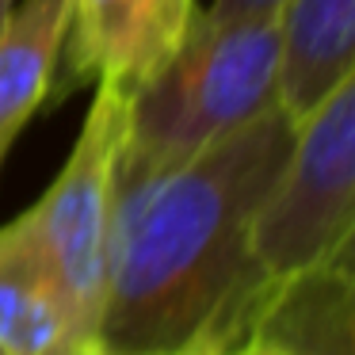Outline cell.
I'll return each instance as SVG.
<instances>
[{
	"label": "cell",
	"mask_w": 355,
	"mask_h": 355,
	"mask_svg": "<svg viewBox=\"0 0 355 355\" xmlns=\"http://www.w3.org/2000/svg\"><path fill=\"white\" fill-rule=\"evenodd\" d=\"M291 141L294 126L271 107L187 161L119 184L92 344L107 355H149L199 332L225 347L245 336L260 294L248 222Z\"/></svg>",
	"instance_id": "obj_1"
},
{
	"label": "cell",
	"mask_w": 355,
	"mask_h": 355,
	"mask_svg": "<svg viewBox=\"0 0 355 355\" xmlns=\"http://www.w3.org/2000/svg\"><path fill=\"white\" fill-rule=\"evenodd\" d=\"M275 16L195 12L184 42L130 92L119 184L146 180L248 126L275 103Z\"/></svg>",
	"instance_id": "obj_2"
},
{
	"label": "cell",
	"mask_w": 355,
	"mask_h": 355,
	"mask_svg": "<svg viewBox=\"0 0 355 355\" xmlns=\"http://www.w3.org/2000/svg\"><path fill=\"white\" fill-rule=\"evenodd\" d=\"M355 225V77L298 126L279 176L248 222V263L271 286L352 252Z\"/></svg>",
	"instance_id": "obj_3"
},
{
	"label": "cell",
	"mask_w": 355,
	"mask_h": 355,
	"mask_svg": "<svg viewBox=\"0 0 355 355\" xmlns=\"http://www.w3.org/2000/svg\"><path fill=\"white\" fill-rule=\"evenodd\" d=\"M126 111H130V92L115 80H96L85 126H80L62 172L42 191V199L24 210L42 260L58 283V294L65 302L77 344H88L96 336V321H100L103 306Z\"/></svg>",
	"instance_id": "obj_4"
},
{
	"label": "cell",
	"mask_w": 355,
	"mask_h": 355,
	"mask_svg": "<svg viewBox=\"0 0 355 355\" xmlns=\"http://www.w3.org/2000/svg\"><path fill=\"white\" fill-rule=\"evenodd\" d=\"M195 12V0H73L58 62L65 88L115 80L134 92L176 54Z\"/></svg>",
	"instance_id": "obj_5"
},
{
	"label": "cell",
	"mask_w": 355,
	"mask_h": 355,
	"mask_svg": "<svg viewBox=\"0 0 355 355\" xmlns=\"http://www.w3.org/2000/svg\"><path fill=\"white\" fill-rule=\"evenodd\" d=\"M286 355H355V275L352 252L298 271L256 294L245 336Z\"/></svg>",
	"instance_id": "obj_6"
},
{
	"label": "cell",
	"mask_w": 355,
	"mask_h": 355,
	"mask_svg": "<svg viewBox=\"0 0 355 355\" xmlns=\"http://www.w3.org/2000/svg\"><path fill=\"white\" fill-rule=\"evenodd\" d=\"M275 35V103L298 126L355 77V0H283Z\"/></svg>",
	"instance_id": "obj_7"
},
{
	"label": "cell",
	"mask_w": 355,
	"mask_h": 355,
	"mask_svg": "<svg viewBox=\"0 0 355 355\" xmlns=\"http://www.w3.org/2000/svg\"><path fill=\"white\" fill-rule=\"evenodd\" d=\"M77 332L27 214L0 225V355H77Z\"/></svg>",
	"instance_id": "obj_8"
},
{
	"label": "cell",
	"mask_w": 355,
	"mask_h": 355,
	"mask_svg": "<svg viewBox=\"0 0 355 355\" xmlns=\"http://www.w3.org/2000/svg\"><path fill=\"white\" fill-rule=\"evenodd\" d=\"M69 12L73 0H16L0 24V164L54 88Z\"/></svg>",
	"instance_id": "obj_9"
},
{
	"label": "cell",
	"mask_w": 355,
	"mask_h": 355,
	"mask_svg": "<svg viewBox=\"0 0 355 355\" xmlns=\"http://www.w3.org/2000/svg\"><path fill=\"white\" fill-rule=\"evenodd\" d=\"M283 0H210V16L222 19H256V16H275Z\"/></svg>",
	"instance_id": "obj_10"
},
{
	"label": "cell",
	"mask_w": 355,
	"mask_h": 355,
	"mask_svg": "<svg viewBox=\"0 0 355 355\" xmlns=\"http://www.w3.org/2000/svg\"><path fill=\"white\" fill-rule=\"evenodd\" d=\"M222 352H225L222 336H214V332H199V336L184 340V344L161 347V352H149V355H222Z\"/></svg>",
	"instance_id": "obj_11"
},
{
	"label": "cell",
	"mask_w": 355,
	"mask_h": 355,
	"mask_svg": "<svg viewBox=\"0 0 355 355\" xmlns=\"http://www.w3.org/2000/svg\"><path fill=\"white\" fill-rule=\"evenodd\" d=\"M222 355H286L283 347H275V344H263V340H237V344H230Z\"/></svg>",
	"instance_id": "obj_12"
},
{
	"label": "cell",
	"mask_w": 355,
	"mask_h": 355,
	"mask_svg": "<svg viewBox=\"0 0 355 355\" xmlns=\"http://www.w3.org/2000/svg\"><path fill=\"white\" fill-rule=\"evenodd\" d=\"M77 355H107V352H103L100 344H92V340H88V344H80V347H77Z\"/></svg>",
	"instance_id": "obj_13"
},
{
	"label": "cell",
	"mask_w": 355,
	"mask_h": 355,
	"mask_svg": "<svg viewBox=\"0 0 355 355\" xmlns=\"http://www.w3.org/2000/svg\"><path fill=\"white\" fill-rule=\"evenodd\" d=\"M12 4H16V0H0V24H4V16H8Z\"/></svg>",
	"instance_id": "obj_14"
}]
</instances>
